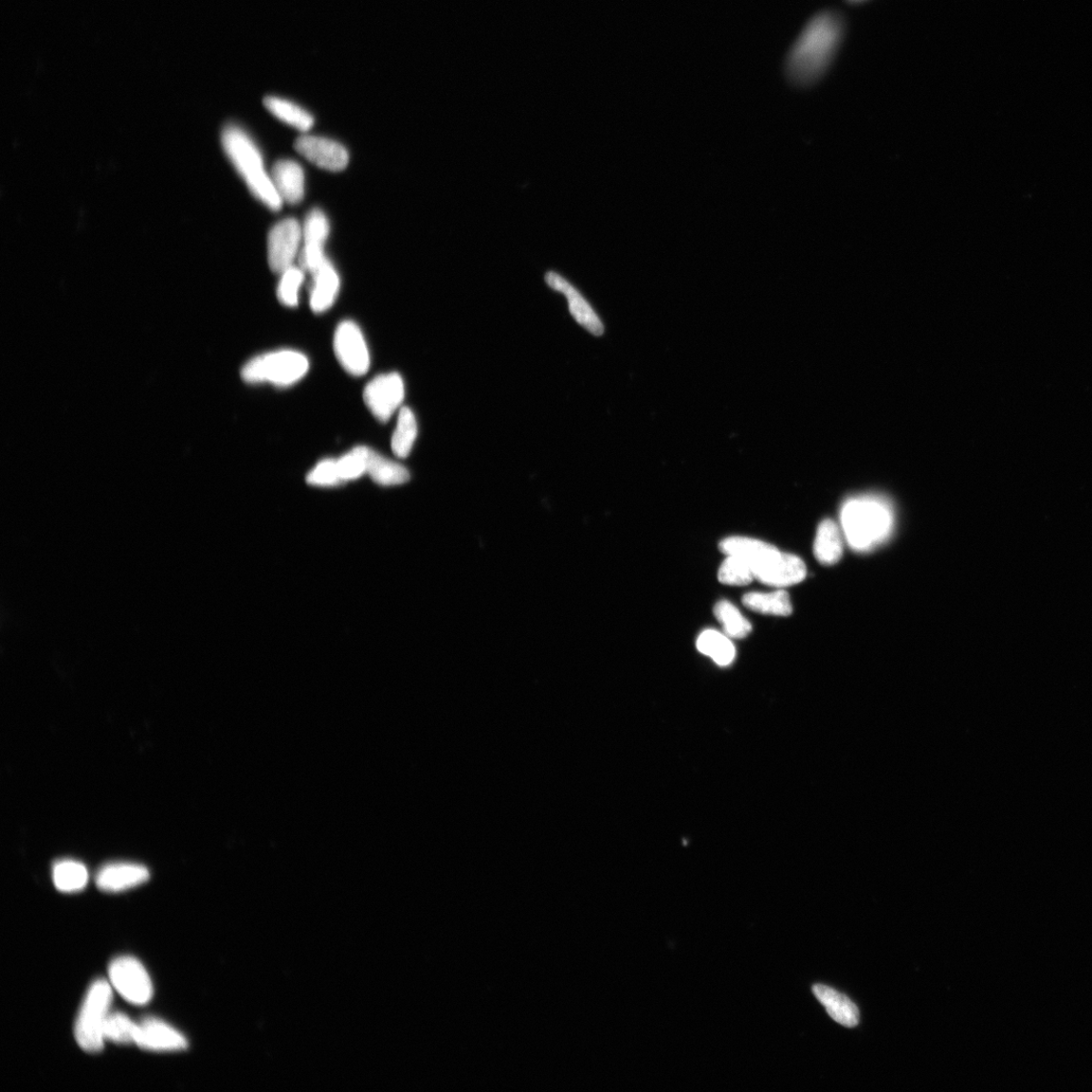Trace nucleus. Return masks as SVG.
<instances>
[{
  "mask_svg": "<svg viewBox=\"0 0 1092 1092\" xmlns=\"http://www.w3.org/2000/svg\"><path fill=\"white\" fill-rule=\"evenodd\" d=\"M112 1000V987L104 980L95 982L87 992L76 1025V1039L84 1051L102 1050L103 1029Z\"/></svg>",
  "mask_w": 1092,
  "mask_h": 1092,
  "instance_id": "5",
  "label": "nucleus"
},
{
  "mask_svg": "<svg viewBox=\"0 0 1092 1092\" xmlns=\"http://www.w3.org/2000/svg\"><path fill=\"white\" fill-rule=\"evenodd\" d=\"M135 1044L157 1052L181 1051L189 1046L184 1035L156 1018H146L138 1025Z\"/></svg>",
  "mask_w": 1092,
  "mask_h": 1092,
  "instance_id": "13",
  "label": "nucleus"
},
{
  "mask_svg": "<svg viewBox=\"0 0 1092 1092\" xmlns=\"http://www.w3.org/2000/svg\"><path fill=\"white\" fill-rule=\"evenodd\" d=\"M545 281L551 287L567 297L570 312L580 325L586 328L590 333L596 336L603 334L604 326L603 322H601L588 302L582 298L570 283L555 272L548 273L545 277Z\"/></svg>",
  "mask_w": 1092,
  "mask_h": 1092,
  "instance_id": "14",
  "label": "nucleus"
},
{
  "mask_svg": "<svg viewBox=\"0 0 1092 1092\" xmlns=\"http://www.w3.org/2000/svg\"><path fill=\"white\" fill-rule=\"evenodd\" d=\"M367 473L380 486L403 485L410 480L406 467L394 463L373 449H367Z\"/></svg>",
  "mask_w": 1092,
  "mask_h": 1092,
  "instance_id": "21",
  "label": "nucleus"
},
{
  "mask_svg": "<svg viewBox=\"0 0 1092 1092\" xmlns=\"http://www.w3.org/2000/svg\"><path fill=\"white\" fill-rule=\"evenodd\" d=\"M849 2L853 3V4H859V3L865 2V0H849Z\"/></svg>",
  "mask_w": 1092,
  "mask_h": 1092,
  "instance_id": "33",
  "label": "nucleus"
},
{
  "mask_svg": "<svg viewBox=\"0 0 1092 1092\" xmlns=\"http://www.w3.org/2000/svg\"><path fill=\"white\" fill-rule=\"evenodd\" d=\"M307 482L317 487H334L343 484L337 466V460H325L308 473Z\"/></svg>",
  "mask_w": 1092,
  "mask_h": 1092,
  "instance_id": "32",
  "label": "nucleus"
},
{
  "mask_svg": "<svg viewBox=\"0 0 1092 1092\" xmlns=\"http://www.w3.org/2000/svg\"><path fill=\"white\" fill-rule=\"evenodd\" d=\"M718 580L724 585L745 586L751 584L755 575L750 562L738 557L727 556L719 569Z\"/></svg>",
  "mask_w": 1092,
  "mask_h": 1092,
  "instance_id": "28",
  "label": "nucleus"
},
{
  "mask_svg": "<svg viewBox=\"0 0 1092 1092\" xmlns=\"http://www.w3.org/2000/svg\"><path fill=\"white\" fill-rule=\"evenodd\" d=\"M418 426L413 411L408 407L399 410L398 424L392 439V449L398 459H406L416 441Z\"/></svg>",
  "mask_w": 1092,
  "mask_h": 1092,
  "instance_id": "25",
  "label": "nucleus"
},
{
  "mask_svg": "<svg viewBox=\"0 0 1092 1092\" xmlns=\"http://www.w3.org/2000/svg\"><path fill=\"white\" fill-rule=\"evenodd\" d=\"M715 615L721 624L724 633L730 639H744L752 632V626L748 619L743 617L730 601H720L715 606Z\"/></svg>",
  "mask_w": 1092,
  "mask_h": 1092,
  "instance_id": "27",
  "label": "nucleus"
},
{
  "mask_svg": "<svg viewBox=\"0 0 1092 1092\" xmlns=\"http://www.w3.org/2000/svg\"><path fill=\"white\" fill-rule=\"evenodd\" d=\"M138 1025L130 1017L121 1012L109 1013L104 1029V1040L117 1044H131L136 1042Z\"/></svg>",
  "mask_w": 1092,
  "mask_h": 1092,
  "instance_id": "29",
  "label": "nucleus"
},
{
  "mask_svg": "<svg viewBox=\"0 0 1092 1092\" xmlns=\"http://www.w3.org/2000/svg\"><path fill=\"white\" fill-rule=\"evenodd\" d=\"M753 571L755 580L762 584L781 589L798 584L808 575L803 559L791 554L781 553L779 550L757 564Z\"/></svg>",
  "mask_w": 1092,
  "mask_h": 1092,
  "instance_id": "9",
  "label": "nucleus"
},
{
  "mask_svg": "<svg viewBox=\"0 0 1092 1092\" xmlns=\"http://www.w3.org/2000/svg\"><path fill=\"white\" fill-rule=\"evenodd\" d=\"M697 649L718 666L726 667L736 659V648L730 637L715 629L704 630L696 643Z\"/></svg>",
  "mask_w": 1092,
  "mask_h": 1092,
  "instance_id": "23",
  "label": "nucleus"
},
{
  "mask_svg": "<svg viewBox=\"0 0 1092 1092\" xmlns=\"http://www.w3.org/2000/svg\"><path fill=\"white\" fill-rule=\"evenodd\" d=\"M302 228L295 218H286L273 227L268 236V262L271 270L283 273L293 266L302 239Z\"/></svg>",
  "mask_w": 1092,
  "mask_h": 1092,
  "instance_id": "10",
  "label": "nucleus"
},
{
  "mask_svg": "<svg viewBox=\"0 0 1092 1092\" xmlns=\"http://www.w3.org/2000/svg\"><path fill=\"white\" fill-rule=\"evenodd\" d=\"M264 105L273 116L300 131H308L314 125V118L311 114L289 101L277 97H267L264 99Z\"/></svg>",
  "mask_w": 1092,
  "mask_h": 1092,
  "instance_id": "24",
  "label": "nucleus"
},
{
  "mask_svg": "<svg viewBox=\"0 0 1092 1092\" xmlns=\"http://www.w3.org/2000/svg\"><path fill=\"white\" fill-rule=\"evenodd\" d=\"M312 277L309 304H311L313 311L319 314L327 311L334 304L340 287V280L335 268L328 260L312 273Z\"/></svg>",
  "mask_w": 1092,
  "mask_h": 1092,
  "instance_id": "17",
  "label": "nucleus"
},
{
  "mask_svg": "<svg viewBox=\"0 0 1092 1092\" xmlns=\"http://www.w3.org/2000/svg\"><path fill=\"white\" fill-rule=\"evenodd\" d=\"M53 881L63 892L82 890L88 881L85 866L78 861L63 860L53 867Z\"/></svg>",
  "mask_w": 1092,
  "mask_h": 1092,
  "instance_id": "26",
  "label": "nucleus"
},
{
  "mask_svg": "<svg viewBox=\"0 0 1092 1092\" xmlns=\"http://www.w3.org/2000/svg\"><path fill=\"white\" fill-rule=\"evenodd\" d=\"M404 398V381L402 376L397 373L376 376L364 389L363 393V399L367 407L382 423L390 421L397 409L403 403Z\"/></svg>",
  "mask_w": 1092,
  "mask_h": 1092,
  "instance_id": "8",
  "label": "nucleus"
},
{
  "mask_svg": "<svg viewBox=\"0 0 1092 1092\" xmlns=\"http://www.w3.org/2000/svg\"><path fill=\"white\" fill-rule=\"evenodd\" d=\"M108 975L115 990L129 1003L143 1006L151 1000V978L137 959L120 957L114 960L109 965Z\"/></svg>",
  "mask_w": 1092,
  "mask_h": 1092,
  "instance_id": "6",
  "label": "nucleus"
},
{
  "mask_svg": "<svg viewBox=\"0 0 1092 1092\" xmlns=\"http://www.w3.org/2000/svg\"><path fill=\"white\" fill-rule=\"evenodd\" d=\"M841 517L845 536L855 551L869 550L890 534V510L876 498L849 500L843 507Z\"/></svg>",
  "mask_w": 1092,
  "mask_h": 1092,
  "instance_id": "3",
  "label": "nucleus"
},
{
  "mask_svg": "<svg viewBox=\"0 0 1092 1092\" xmlns=\"http://www.w3.org/2000/svg\"><path fill=\"white\" fill-rule=\"evenodd\" d=\"M270 177L282 200L289 205L302 202L305 175L300 164L293 160H280L273 166Z\"/></svg>",
  "mask_w": 1092,
  "mask_h": 1092,
  "instance_id": "16",
  "label": "nucleus"
},
{
  "mask_svg": "<svg viewBox=\"0 0 1092 1092\" xmlns=\"http://www.w3.org/2000/svg\"><path fill=\"white\" fill-rule=\"evenodd\" d=\"M845 30L844 17L837 11L813 16L788 54L789 80L798 86H809L821 80L840 49Z\"/></svg>",
  "mask_w": 1092,
  "mask_h": 1092,
  "instance_id": "1",
  "label": "nucleus"
},
{
  "mask_svg": "<svg viewBox=\"0 0 1092 1092\" xmlns=\"http://www.w3.org/2000/svg\"><path fill=\"white\" fill-rule=\"evenodd\" d=\"M330 222L322 211L314 209L308 213L303 231L305 246L300 253L299 262L301 268L308 271L311 275L327 260L324 254V244L328 235H330Z\"/></svg>",
  "mask_w": 1092,
  "mask_h": 1092,
  "instance_id": "11",
  "label": "nucleus"
},
{
  "mask_svg": "<svg viewBox=\"0 0 1092 1092\" xmlns=\"http://www.w3.org/2000/svg\"><path fill=\"white\" fill-rule=\"evenodd\" d=\"M812 991L834 1022L847 1028L859 1024V1010L849 997L822 985L814 986Z\"/></svg>",
  "mask_w": 1092,
  "mask_h": 1092,
  "instance_id": "18",
  "label": "nucleus"
},
{
  "mask_svg": "<svg viewBox=\"0 0 1092 1092\" xmlns=\"http://www.w3.org/2000/svg\"><path fill=\"white\" fill-rule=\"evenodd\" d=\"M366 446H357L337 460L339 475L343 483L359 479L367 472Z\"/></svg>",
  "mask_w": 1092,
  "mask_h": 1092,
  "instance_id": "30",
  "label": "nucleus"
},
{
  "mask_svg": "<svg viewBox=\"0 0 1092 1092\" xmlns=\"http://www.w3.org/2000/svg\"><path fill=\"white\" fill-rule=\"evenodd\" d=\"M308 359L301 353L280 351L265 353L248 361L241 372L244 381L251 385L268 382L286 388L297 384L308 372Z\"/></svg>",
  "mask_w": 1092,
  "mask_h": 1092,
  "instance_id": "4",
  "label": "nucleus"
},
{
  "mask_svg": "<svg viewBox=\"0 0 1092 1092\" xmlns=\"http://www.w3.org/2000/svg\"><path fill=\"white\" fill-rule=\"evenodd\" d=\"M150 877L148 868L133 863H114L102 868L97 885L106 892H120L139 886Z\"/></svg>",
  "mask_w": 1092,
  "mask_h": 1092,
  "instance_id": "15",
  "label": "nucleus"
},
{
  "mask_svg": "<svg viewBox=\"0 0 1092 1092\" xmlns=\"http://www.w3.org/2000/svg\"><path fill=\"white\" fill-rule=\"evenodd\" d=\"M813 553L816 559L826 566L840 561L844 553V542L840 528L834 521L827 519L819 524Z\"/></svg>",
  "mask_w": 1092,
  "mask_h": 1092,
  "instance_id": "19",
  "label": "nucleus"
},
{
  "mask_svg": "<svg viewBox=\"0 0 1092 1092\" xmlns=\"http://www.w3.org/2000/svg\"><path fill=\"white\" fill-rule=\"evenodd\" d=\"M305 275L302 268L291 266L283 275L278 287L280 302L289 307L299 304V289L304 283Z\"/></svg>",
  "mask_w": 1092,
  "mask_h": 1092,
  "instance_id": "31",
  "label": "nucleus"
},
{
  "mask_svg": "<svg viewBox=\"0 0 1092 1092\" xmlns=\"http://www.w3.org/2000/svg\"><path fill=\"white\" fill-rule=\"evenodd\" d=\"M719 549L722 554L732 557H740L751 563V566H757L762 560L768 558L778 551L774 545L763 542L759 539L733 536L723 539L719 543Z\"/></svg>",
  "mask_w": 1092,
  "mask_h": 1092,
  "instance_id": "20",
  "label": "nucleus"
},
{
  "mask_svg": "<svg viewBox=\"0 0 1092 1092\" xmlns=\"http://www.w3.org/2000/svg\"><path fill=\"white\" fill-rule=\"evenodd\" d=\"M296 150L320 169L340 171L348 167L350 155L343 146L335 141L303 136L295 142Z\"/></svg>",
  "mask_w": 1092,
  "mask_h": 1092,
  "instance_id": "12",
  "label": "nucleus"
},
{
  "mask_svg": "<svg viewBox=\"0 0 1092 1092\" xmlns=\"http://www.w3.org/2000/svg\"><path fill=\"white\" fill-rule=\"evenodd\" d=\"M222 144L226 154L245 180L251 193L272 211H280L283 200L264 170L258 146L241 127L236 125H228L225 127Z\"/></svg>",
  "mask_w": 1092,
  "mask_h": 1092,
  "instance_id": "2",
  "label": "nucleus"
},
{
  "mask_svg": "<svg viewBox=\"0 0 1092 1092\" xmlns=\"http://www.w3.org/2000/svg\"><path fill=\"white\" fill-rule=\"evenodd\" d=\"M742 604L754 612L766 615L789 616L793 611L789 594L782 589L771 593L745 594Z\"/></svg>",
  "mask_w": 1092,
  "mask_h": 1092,
  "instance_id": "22",
  "label": "nucleus"
},
{
  "mask_svg": "<svg viewBox=\"0 0 1092 1092\" xmlns=\"http://www.w3.org/2000/svg\"><path fill=\"white\" fill-rule=\"evenodd\" d=\"M334 352L343 369L354 376L366 375L371 366L366 339L359 327L345 321L339 324L334 335Z\"/></svg>",
  "mask_w": 1092,
  "mask_h": 1092,
  "instance_id": "7",
  "label": "nucleus"
}]
</instances>
